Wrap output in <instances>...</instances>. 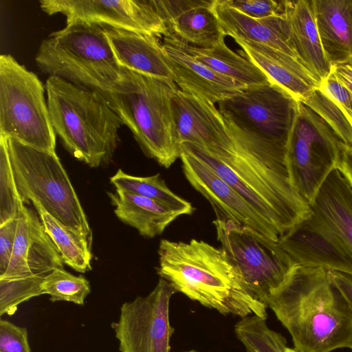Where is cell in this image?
Returning <instances> with one entry per match:
<instances>
[{
	"label": "cell",
	"instance_id": "cell-1",
	"mask_svg": "<svg viewBox=\"0 0 352 352\" xmlns=\"http://www.w3.org/2000/svg\"><path fill=\"white\" fill-rule=\"evenodd\" d=\"M298 352L352 349V303L329 271L297 265L267 302Z\"/></svg>",
	"mask_w": 352,
	"mask_h": 352
},
{
	"label": "cell",
	"instance_id": "cell-2",
	"mask_svg": "<svg viewBox=\"0 0 352 352\" xmlns=\"http://www.w3.org/2000/svg\"><path fill=\"white\" fill-rule=\"evenodd\" d=\"M158 254L157 273L176 292L223 314L267 318V306L250 293L221 248L196 239H162Z\"/></svg>",
	"mask_w": 352,
	"mask_h": 352
},
{
	"label": "cell",
	"instance_id": "cell-3",
	"mask_svg": "<svg viewBox=\"0 0 352 352\" xmlns=\"http://www.w3.org/2000/svg\"><path fill=\"white\" fill-rule=\"evenodd\" d=\"M47 102L54 131L74 157L92 168L110 162L124 125L96 94L67 80L49 76Z\"/></svg>",
	"mask_w": 352,
	"mask_h": 352
},
{
	"label": "cell",
	"instance_id": "cell-4",
	"mask_svg": "<svg viewBox=\"0 0 352 352\" xmlns=\"http://www.w3.org/2000/svg\"><path fill=\"white\" fill-rule=\"evenodd\" d=\"M121 70L119 81L104 101L129 129L144 153L169 168L181 153L172 106L178 87L170 79Z\"/></svg>",
	"mask_w": 352,
	"mask_h": 352
},
{
	"label": "cell",
	"instance_id": "cell-5",
	"mask_svg": "<svg viewBox=\"0 0 352 352\" xmlns=\"http://www.w3.org/2000/svg\"><path fill=\"white\" fill-rule=\"evenodd\" d=\"M38 69L104 100L122 70L103 26L83 21L67 23L43 39L35 57Z\"/></svg>",
	"mask_w": 352,
	"mask_h": 352
},
{
	"label": "cell",
	"instance_id": "cell-6",
	"mask_svg": "<svg viewBox=\"0 0 352 352\" xmlns=\"http://www.w3.org/2000/svg\"><path fill=\"white\" fill-rule=\"evenodd\" d=\"M16 186L25 204L38 203L65 226L91 241L86 214L66 170L56 153L8 138Z\"/></svg>",
	"mask_w": 352,
	"mask_h": 352
},
{
	"label": "cell",
	"instance_id": "cell-7",
	"mask_svg": "<svg viewBox=\"0 0 352 352\" xmlns=\"http://www.w3.org/2000/svg\"><path fill=\"white\" fill-rule=\"evenodd\" d=\"M45 86L10 54L0 56V135L56 153Z\"/></svg>",
	"mask_w": 352,
	"mask_h": 352
},
{
	"label": "cell",
	"instance_id": "cell-8",
	"mask_svg": "<svg viewBox=\"0 0 352 352\" xmlns=\"http://www.w3.org/2000/svg\"><path fill=\"white\" fill-rule=\"evenodd\" d=\"M221 250L250 293L267 306L297 264L274 241L232 221H213Z\"/></svg>",
	"mask_w": 352,
	"mask_h": 352
},
{
	"label": "cell",
	"instance_id": "cell-9",
	"mask_svg": "<svg viewBox=\"0 0 352 352\" xmlns=\"http://www.w3.org/2000/svg\"><path fill=\"white\" fill-rule=\"evenodd\" d=\"M342 143L324 119L298 102L287 143V163L294 188L309 205L336 169Z\"/></svg>",
	"mask_w": 352,
	"mask_h": 352
},
{
	"label": "cell",
	"instance_id": "cell-10",
	"mask_svg": "<svg viewBox=\"0 0 352 352\" xmlns=\"http://www.w3.org/2000/svg\"><path fill=\"white\" fill-rule=\"evenodd\" d=\"M298 102L271 82L246 87L219 102L218 109L238 127L287 146Z\"/></svg>",
	"mask_w": 352,
	"mask_h": 352
},
{
	"label": "cell",
	"instance_id": "cell-11",
	"mask_svg": "<svg viewBox=\"0 0 352 352\" xmlns=\"http://www.w3.org/2000/svg\"><path fill=\"white\" fill-rule=\"evenodd\" d=\"M176 292L160 278L146 296L123 303L118 322L113 324L121 352H170L174 331L169 322V304Z\"/></svg>",
	"mask_w": 352,
	"mask_h": 352
},
{
	"label": "cell",
	"instance_id": "cell-12",
	"mask_svg": "<svg viewBox=\"0 0 352 352\" xmlns=\"http://www.w3.org/2000/svg\"><path fill=\"white\" fill-rule=\"evenodd\" d=\"M39 3L49 15H65L67 23L83 21L159 38L168 35L153 0H42Z\"/></svg>",
	"mask_w": 352,
	"mask_h": 352
},
{
	"label": "cell",
	"instance_id": "cell-13",
	"mask_svg": "<svg viewBox=\"0 0 352 352\" xmlns=\"http://www.w3.org/2000/svg\"><path fill=\"white\" fill-rule=\"evenodd\" d=\"M278 243L297 265L352 276V249L312 210L281 235Z\"/></svg>",
	"mask_w": 352,
	"mask_h": 352
},
{
	"label": "cell",
	"instance_id": "cell-14",
	"mask_svg": "<svg viewBox=\"0 0 352 352\" xmlns=\"http://www.w3.org/2000/svg\"><path fill=\"white\" fill-rule=\"evenodd\" d=\"M180 148L179 158L186 179L210 202L217 219L248 226L278 241V232L236 190L196 156L182 146Z\"/></svg>",
	"mask_w": 352,
	"mask_h": 352
},
{
	"label": "cell",
	"instance_id": "cell-15",
	"mask_svg": "<svg viewBox=\"0 0 352 352\" xmlns=\"http://www.w3.org/2000/svg\"><path fill=\"white\" fill-rule=\"evenodd\" d=\"M172 106L180 146L197 144L219 160L232 153L231 137L215 104L178 89Z\"/></svg>",
	"mask_w": 352,
	"mask_h": 352
},
{
	"label": "cell",
	"instance_id": "cell-16",
	"mask_svg": "<svg viewBox=\"0 0 352 352\" xmlns=\"http://www.w3.org/2000/svg\"><path fill=\"white\" fill-rule=\"evenodd\" d=\"M215 0H153L168 35L189 45L211 47L225 40Z\"/></svg>",
	"mask_w": 352,
	"mask_h": 352
},
{
	"label": "cell",
	"instance_id": "cell-17",
	"mask_svg": "<svg viewBox=\"0 0 352 352\" xmlns=\"http://www.w3.org/2000/svg\"><path fill=\"white\" fill-rule=\"evenodd\" d=\"M162 38V48L173 80L180 90L218 104L246 88L199 61L174 37L167 35Z\"/></svg>",
	"mask_w": 352,
	"mask_h": 352
},
{
	"label": "cell",
	"instance_id": "cell-18",
	"mask_svg": "<svg viewBox=\"0 0 352 352\" xmlns=\"http://www.w3.org/2000/svg\"><path fill=\"white\" fill-rule=\"evenodd\" d=\"M241 47L239 54L254 63L270 82L284 89L294 98L303 102L320 82L293 56L268 45L234 38Z\"/></svg>",
	"mask_w": 352,
	"mask_h": 352
},
{
	"label": "cell",
	"instance_id": "cell-19",
	"mask_svg": "<svg viewBox=\"0 0 352 352\" xmlns=\"http://www.w3.org/2000/svg\"><path fill=\"white\" fill-rule=\"evenodd\" d=\"M283 25L297 58L320 83L331 74L332 65L322 45L313 0L288 1Z\"/></svg>",
	"mask_w": 352,
	"mask_h": 352
},
{
	"label": "cell",
	"instance_id": "cell-20",
	"mask_svg": "<svg viewBox=\"0 0 352 352\" xmlns=\"http://www.w3.org/2000/svg\"><path fill=\"white\" fill-rule=\"evenodd\" d=\"M103 28L121 67L173 80L172 72L159 38L129 30Z\"/></svg>",
	"mask_w": 352,
	"mask_h": 352
},
{
	"label": "cell",
	"instance_id": "cell-21",
	"mask_svg": "<svg viewBox=\"0 0 352 352\" xmlns=\"http://www.w3.org/2000/svg\"><path fill=\"white\" fill-rule=\"evenodd\" d=\"M315 18L331 65L352 58V0H313Z\"/></svg>",
	"mask_w": 352,
	"mask_h": 352
},
{
	"label": "cell",
	"instance_id": "cell-22",
	"mask_svg": "<svg viewBox=\"0 0 352 352\" xmlns=\"http://www.w3.org/2000/svg\"><path fill=\"white\" fill-rule=\"evenodd\" d=\"M214 11L226 36L264 44L297 58L285 33L284 16L254 19L224 4L222 0L214 1Z\"/></svg>",
	"mask_w": 352,
	"mask_h": 352
},
{
	"label": "cell",
	"instance_id": "cell-23",
	"mask_svg": "<svg viewBox=\"0 0 352 352\" xmlns=\"http://www.w3.org/2000/svg\"><path fill=\"white\" fill-rule=\"evenodd\" d=\"M107 195L114 213L124 223L135 228L140 235L153 238L161 234L179 213L151 199L122 190Z\"/></svg>",
	"mask_w": 352,
	"mask_h": 352
},
{
	"label": "cell",
	"instance_id": "cell-24",
	"mask_svg": "<svg viewBox=\"0 0 352 352\" xmlns=\"http://www.w3.org/2000/svg\"><path fill=\"white\" fill-rule=\"evenodd\" d=\"M309 206L352 249V188L337 169L330 173Z\"/></svg>",
	"mask_w": 352,
	"mask_h": 352
},
{
	"label": "cell",
	"instance_id": "cell-25",
	"mask_svg": "<svg viewBox=\"0 0 352 352\" xmlns=\"http://www.w3.org/2000/svg\"><path fill=\"white\" fill-rule=\"evenodd\" d=\"M302 102L324 119L343 143L352 146V100L332 72Z\"/></svg>",
	"mask_w": 352,
	"mask_h": 352
},
{
	"label": "cell",
	"instance_id": "cell-26",
	"mask_svg": "<svg viewBox=\"0 0 352 352\" xmlns=\"http://www.w3.org/2000/svg\"><path fill=\"white\" fill-rule=\"evenodd\" d=\"M175 39L184 50L199 61L246 87L271 83L261 69L245 56L230 49L226 45L225 40L211 47H197Z\"/></svg>",
	"mask_w": 352,
	"mask_h": 352
},
{
	"label": "cell",
	"instance_id": "cell-27",
	"mask_svg": "<svg viewBox=\"0 0 352 352\" xmlns=\"http://www.w3.org/2000/svg\"><path fill=\"white\" fill-rule=\"evenodd\" d=\"M32 204L45 232L59 251L64 263L79 272L85 273L91 270L92 254L90 241L47 213L38 203Z\"/></svg>",
	"mask_w": 352,
	"mask_h": 352
},
{
	"label": "cell",
	"instance_id": "cell-28",
	"mask_svg": "<svg viewBox=\"0 0 352 352\" xmlns=\"http://www.w3.org/2000/svg\"><path fill=\"white\" fill-rule=\"evenodd\" d=\"M110 182L117 190L151 199L180 215L190 214L194 210L190 202L168 188L159 173L149 177H136L119 169L110 178Z\"/></svg>",
	"mask_w": 352,
	"mask_h": 352
},
{
	"label": "cell",
	"instance_id": "cell-29",
	"mask_svg": "<svg viewBox=\"0 0 352 352\" xmlns=\"http://www.w3.org/2000/svg\"><path fill=\"white\" fill-rule=\"evenodd\" d=\"M28 214L30 221L28 267L32 276H45L56 269L63 268L64 261L37 214L29 208Z\"/></svg>",
	"mask_w": 352,
	"mask_h": 352
},
{
	"label": "cell",
	"instance_id": "cell-30",
	"mask_svg": "<svg viewBox=\"0 0 352 352\" xmlns=\"http://www.w3.org/2000/svg\"><path fill=\"white\" fill-rule=\"evenodd\" d=\"M238 339L247 352H286V340L270 329L266 319L256 315L242 318L234 327Z\"/></svg>",
	"mask_w": 352,
	"mask_h": 352
},
{
	"label": "cell",
	"instance_id": "cell-31",
	"mask_svg": "<svg viewBox=\"0 0 352 352\" xmlns=\"http://www.w3.org/2000/svg\"><path fill=\"white\" fill-rule=\"evenodd\" d=\"M43 294H48L51 302L67 301L83 305L90 294L89 282L83 276H75L64 268L53 270L42 283Z\"/></svg>",
	"mask_w": 352,
	"mask_h": 352
},
{
	"label": "cell",
	"instance_id": "cell-32",
	"mask_svg": "<svg viewBox=\"0 0 352 352\" xmlns=\"http://www.w3.org/2000/svg\"><path fill=\"white\" fill-rule=\"evenodd\" d=\"M25 206L14 176L8 138L0 135V225L18 219Z\"/></svg>",
	"mask_w": 352,
	"mask_h": 352
},
{
	"label": "cell",
	"instance_id": "cell-33",
	"mask_svg": "<svg viewBox=\"0 0 352 352\" xmlns=\"http://www.w3.org/2000/svg\"><path fill=\"white\" fill-rule=\"evenodd\" d=\"M44 277L0 278V316H12L20 304L43 294L41 285Z\"/></svg>",
	"mask_w": 352,
	"mask_h": 352
},
{
	"label": "cell",
	"instance_id": "cell-34",
	"mask_svg": "<svg viewBox=\"0 0 352 352\" xmlns=\"http://www.w3.org/2000/svg\"><path fill=\"white\" fill-rule=\"evenodd\" d=\"M30 239V221L28 207L25 206L18 218L14 245L9 266L0 278H11L32 276L27 263V252Z\"/></svg>",
	"mask_w": 352,
	"mask_h": 352
},
{
	"label": "cell",
	"instance_id": "cell-35",
	"mask_svg": "<svg viewBox=\"0 0 352 352\" xmlns=\"http://www.w3.org/2000/svg\"><path fill=\"white\" fill-rule=\"evenodd\" d=\"M223 3L250 17L263 19L283 16L288 1L222 0Z\"/></svg>",
	"mask_w": 352,
	"mask_h": 352
},
{
	"label": "cell",
	"instance_id": "cell-36",
	"mask_svg": "<svg viewBox=\"0 0 352 352\" xmlns=\"http://www.w3.org/2000/svg\"><path fill=\"white\" fill-rule=\"evenodd\" d=\"M0 352H32L27 329L1 319Z\"/></svg>",
	"mask_w": 352,
	"mask_h": 352
},
{
	"label": "cell",
	"instance_id": "cell-37",
	"mask_svg": "<svg viewBox=\"0 0 352 352\" xmlns=\"http://www.w3.org/2000/svg\"><path fill=\"white\" fill-rule=\"evenodd\" d=\"M18 227V219L0 225V276L6 272L12 257Z\"/></svg>",
	"mask_w": 352,
	"mask_h": 352
},
{
	"label": "cell",
	"instance_id": "cell-38",
	"mask_svg": "<svg viewBox=\"0 0 352 352\" xmlns=\"http://www.w3.org/2000/svg\"><path fill=\"white\" fill-rule=\"evenodd\" d=\"M336 169L352 188V146L342 144L340 157Z\"/></svg>",
	"mask_w": 352,
	"mask_h": 352
},
{
	"label": "cell",
	"instance_id": "cell-39",
	"mask_svg": "<svg viewBox=\"0 0 352 352\" xmlns=\"http://www.w3.org/2000/svg\"><path fill=\"white\" fill-rule=\"evenodd\" d=\"M331 72L348 90L352 100V58L347 62L332 65Z\"/></svg>",
	"mask_w": 352,
	"mask_h": 352
},
{
	"label": "cell",
	"instance_id": "cell-40",
	"mask_svg": "<svg viewBox=\"0 0 352 352\" xmlns=\"http://www.w3.org/2000/svg\"><path fill=\"white\" fill-rule=\"evenodd\" d=\"M329 271L334 283L352 303V276L336 271Z\"/></svg>",
	"mask_w": 352,
	"mask_h": 352
},
{
	"label": "cell",
	"instance_id": "cell-41",
	"mask_svg": "<svg viewBox=\"0 0 352 352\" xmlns=\"http://www.w3.org/2000/svg\"><path fill=\"white\" fill-rule=\"evenodd\" d=\"M286 352H298V351L296 350H295L294 349H291V348L287 347L286 349Z\"/></svg>",
	"mask_w": 352,
	"mask_h": 352
},
{
	"label": "cell",
	"instance_id": "cell-42",
	"mask_svg": "<svg viewBox=\"0 0 352 352\" xmlns=\"http://www.w3.org/2000/svg\"><path fill=\"white\" fill-rule=\"evenodd\" d=\"M187 352H197V351H187Z\"/></svg>",
	"mask_w": 352,
	"mask_h": 352
}]
</instances>
